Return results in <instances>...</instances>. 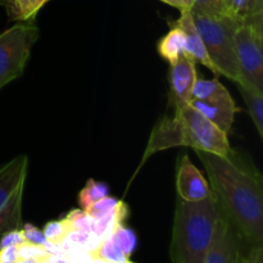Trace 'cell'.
<instances>
[{"label":"cell","mask_w":263,"mask_h":263,"mask_svg":"<svg viewBox=\"0 0 263 263\" xmlns=\"http://www.w3.org/2000/svg\"><path fill=\"white\" fill-rule=\"evenodd\" d=\"M204 166L218 210L249 247L263 246V177L254 164L231 152L228 157L195 151Z\"/></svg>","instance_id":"1"},{"label":"cell","mask_w":263,"mask_h":263,"mask_svg":"<svg viewBox=\"0 0 263 263\" xmlns=\"http://www.w3.org/2000/svg\"><path fill=\"white\" fill-rule=\"evenodd\" d=\"M176 146L228 157L233 152L228 134L213 125L192 104L174 109L172 116L162 117L152 130L141 158V164L157 152Z\"/></svg>","instance_id":"2"},{"label":"cell","mask_w":263,"mask_h":263,"mask_svg":"<svg viewBox=\"0 0 263 263\" xmlns=\"http://www.w3.org/2000/svg\"><path fill=\"white\" fill-rule=\"evenodd\" d=\"M218 215L220 210L212 193L200 202L177 198L170 246L172 263H204Z\"/></svg>","instance_id":"3"},{"label":"cell","mask_w":263,"mask_h":263,"mask_svg":"<svg viewBox=\"0 0 263 263\" xmlns=\"http://www.w3.org/2000/svg\"><path fill=\"white\" fill-rule=\"evenodd\" d=\"M193 21L202 37L218 76H225L235 84L241 82L235 49V32L240 20L199 10H190Z\"/></svg>","instance_id":"4"},{"label":"cell","mask_w":263,"mask_h":263,"mask_svg":"<svg viewBox=\"0 0 263 263\" xmlns=\"http://www.w3.org/2000/svg\"><path fill=\"white\" fill-rule=\"evenodd\" d=\"M39 36L33 21L18 22L0 33V90L22 76Z\"/></svg>","instance_id":"5"},{"label":"cell","mask_w":263,"mask_h":263,"mask_svg":"<svg viewBox=\"0 0 263 263\" xmlns=\"http://www.w3.org/2000/svg\"><path fill=\"white\" fill-rule=\"evenodd\" d=\"M241 82L263 91V14L243 17L235 32Z\"/></svg>","instance_id":"6"},{"label":"cell","mask_w":263,"mask_h":263,"mask_svg":"<svg viewBox=\"0 0 263 263\" xmlns=\"http://www.w3.org/2000/svg\"><path fill=\"white\" fill-rule=\"evenodd\" d=\"M28 157L18 156L0 167V234L20 229Z\"/></svg>","instance_id":"7"},{"label":"cell","mask_w":263,"mask_h":263,"mask_svg":"<svg viewBox=\"0 0 263 263\" xmlns=\"http://www.w3.org/2000/svg\"><path fill=\"white\" fill-rule=\"evenodd\" d=\"M243 243L238 231L220 213L204 263H241L244 257Z\"/></svg>","instance_id":"8"},{"label":"cell","mask_w":263,"mask_h":263,"mask_svg":"<svg viewBox=\"0 0 263 263\" xmlns=\"http://www.w3.org/2000/svg\"><path fill=\"white\" fill-rule=\"evenodd\" d=\"M197 80V63L186 53L170 66V105L174 109L192 104L193 89Z\"/></svg>","instance_id":"9"},{"label":"cell","mask_w":263,"mask_h":263,"mask_svg":"<svg viewBox=\"0 0 263 263\" xmlns=\"http://www.w3.org/2000/svg\"><path fill=\"white\" fill-rule=\"evenodd\" d=\"M177 198L185 202H200L211 195V186L202 172L192 163L189 156L179 158L176 167Z\"/></svg>","instance_id":"10"},{"label":"cell","mask_w":263,"mask_h":263,"mask_svg":"<svg viewBox=\"0 0 263 263\" xmlns=\"http://www.w3.org/2000/svg\"><path fill=\"white\" fill-rule=\"evenodd\" d=\"M192 105L226 134H229L233 127L235 115L239 110L235 100L233 99L226 87L208 99L192 100Z\"/></svg>","instance_id":"11"},{"label":"cell","mask_w":263,"mask_h":263,"mask_svg":"<svg viewBox=\"0 0 263 263\" xmlns=\"http://www.w3.org/2000/svg\"><path fill=\"white\" fill-rule=\"evenodd\" d=\"M172 26H176L184 33V51L195 62L202 66L207 67L210 71H212L216 76H218V72L216 69L215 64L211 61L210 55H208L205 46L203 44L202 37H200L199 32H198L197 27L193 21L192 13L190 10H181L180 12V17L177 21L172 23Z\"/></svg>","instance_id":"12"},{"label":"cell","mask_w":263,"mask_h":263,"mask_svg":"<svg viewBox=\"0 0 263 263\" xmlns=\"http://www.w3.org/2000/svg\"><path fill=\"white\" fill-rule=\"evenodd\" d=\"M241 98L246 102L247 109L251 116L258 135L263 138V91L247 84H236Z\"/></svg>","instance_id":"13"},{"label":"cell","mask_w":263,"mask_h":263,"mask_svg":"<svg viewBox=\"0 0 263 263\" xmlns=\"http://www.w3.org/2000/svg\"><path fill=\"white\" fill-rule=\"evenodd\" d=\"M50 0H5V9L9 21L30 22L35 20L41 8Z\"/></svg>","instance_id":"14"},{"label":"cell","mask_w":263,"mask_h":263,"mask_svg":"<svg viewBox=\"0 0 263 263\" xmlns=\"http://www.w3.org/2000/svg\"><path fill=\"white\" fill-rule=\"evenodd\" d=\"M158 53L170 66L176 63L184 51V33L176 26H172L171 30L159 40Z\"/></svg>","instance_id":"15"},{"label":"cell","mask_w":263,"mask_h":263,"mask_svg":"<svg viewBox=\"0 0 263 263\" xmlns=\"http://www.w3.org/2000/svg\"><path fill=\"white\" fill-rule=\"evenodd\" d=\"M127 215V205L121 200L120 204H118L112 212L103 216L99 220H95V226L92 233H94V235L103 243L105 239H108L112 235L113 231H115L118 226L122 225V223L125 222Z\"/></svg>","instance_id":"16"},{"label":"cell","mask_w":263,"mask_h":263,"mask_svg":"<svg viewBox=\"0 0 263 263\" xmlns=\"http://www.w3.org/2000/svg\"><path fill=\"white\" fill-rule=\"evenodd\" d=\"M108 192H109V187L104 182L97 181L94 179L87 180L86 185L79 193V203L81 205V210L86 211L97 200L102 199L105 195H108Z\"/></svg>","instance_id":"17"},{"label":"cell","mask_w":263,"mask_h":263,"mask_svg":"<svg viewBox=\"0 0 263 263\" xmlns=\"http://www.w3.org/2000/svg\"><path fill=\"white\" fill-rule=\"evenodd\" d=\"M109 238L112 239V241L116 244V247H117L126 257L130 258L133 252L135 251L136 243H138L135 233H134L131 229L126 228L122 223V225H120L115 231H113V234Z\"/></svg>","instance_id":"18"},{"label":"cell","mask_w":263,"mask_h":263,"mask_svg":"<svg viewBox=\"0 0 263 263\" xmlns=\"http://www.w3.org/2000/svg\"><path fill=\"white\" fill-rule=\"evenodd\" d=\"M64 221L68 225L69 231H82V233H92L95 226V218H92L86 211L72 210L64 216Z\"/></svg>","instance_id":"19"},{"label":"cell","mask_w":263,"mask_h":263,"mask_svg":"<svg viewBox=\"0 0 263 263\" xmlns=\"http://www.w3.org/2000/svg\"><path fill=\"white\" fill-rule=\"evenodd\" d=\"M92 256H94L95 258L103 259V261L110 263H127L130 261V258L126 257L125 254L116 247V244L113 243L110 238L105 239Z\"/></svg>","instance_id":"20"},{"label":"cell","mask_w":263,"mask_h":263,"mask_svg":"<svg viewBox=\"0 0 263 263\" xmlns=\"http://www.w3.org/2000/svg\"><path fill=\"white\" fill-rule=\"evenodd\" d=\"M223 85L217 79H198L193 89L192 100H203L213 97L223 89Z\"/></svg>","instance_id":"21"},{"label":"cell","mask_w":263,"mask_h":263,"mask_svg":"<svg viewBox=\"0 0 263 263\" xmlns=\"http://www.w3.org/2000/svg\"><path fill=\"white\" fill-rule=\"evenodd\" d=\"M68 225H67V222L64 221V218L57 221H50V222L46 223L43 229V234L46 238V240L55 244H61V241L63 240L64 236L68 234Z\"/></svg>","instance_id":"22"},{"label":"cell","mask_w":263,"mask_h":263,"mask_svg":"<svg viewBox=\"0 0 263 263\" xmlns=\"http://www.w3.org/2000/svg\"><path fill=\"white\" fill-rule=\"evenodd\" d=\"M18 252V259H32V261H45V259L49 258L50 254L45 251L41 246H37V244L28 243V241H25V243L20 244L17 247Z\"/></svg>","instance_id":"23"},{"label":"cell","mask_w":263,"mask_h":263,"mask_svg":"<svg viewBox=\"0 0 263 263\" xmlns=\"http://www.w3.org/2000/svg\"><path fill=\"white\" fill-rule=\"evenodd\" d=\"M120 202L121 200L116 199V198L109 197V195H105V197L102 198V199L97 200V202H95L91 207L87 208L86 212L89 213L92 218H95V220H99V218H102L103 216H105V215H108L109 212H112V211L115 210L118 204H120Z\"/></svg>","instance_id":"24"},{"label":"cell","mask_w":263,"mask_h":263,"mask_svg":"<svg viewBox=\"0 0 263 263\" xmlns=\"http://www.w3.org/2000/svg\"><path fill=\"white\" fill-rule=\"evenodd\" d=\"M247 0H220V13L241 20L246 14Z\"/></svg>","instance_id":"25"},{"label":"cell","mask_w":263,"mask_h":263,"mask_svg":"<svg viewBox=\"0 0 263 263\" xmlns=\"http://www.w3.org/2000/svg\"><path fill=\"white\" fill-rule=\"evenodd\" d=\"M22 233L26 241L32 244H37V246H41L43 248L49 241L46 240V238L44 236L43 230H40V229H37L36 226H33L32 223H25L22 228Z\"/></svg>","instance_id":"26"},{"label":"cell","mask_w":263,"mask_h":263,"mask_svg":"<svg viewBox=\"0 0 263 263\" xmlns=\"http://www.w3.org/2000/svg\"><path fill=\"white\" fill-rule=\"evenodd\" d=\"M2 239H0V248H5V247H18L20 244L25 243L26 239L23 236V233L21 229H14V230H9L7 233L2 234Z\"/></svg>","instance_id":"27"},{"label":"cell","mask_w":263,"mask_h":263,"mask_svg":"<svg viewBox=\"0 0 263 263\" xmlns=\"http://www.w3.org/2000/svg\"><path fill=\"white\" fill-rule=\"evenodd\" d=\"M64 257L68 263H90L95 258L90 252L85 249H72V251L64 252Z\"/></svg>","instance_id":"28"},{"label":"cell","mask_w":263,"mask_h":263,"mask_svg":"<svg viewBox=\"0 0 263 263\" xmlns=\"http://www.w3.org/2000/svg\"><path fill=\"white\" fill-rule=\"evenodd\" d=\"M192 10L207 13H220V0H197Z\"/></svg>","instance_id":"29"},{"label":"cell","mask_w":263,"mask_h":263,"mask_svg":"<svg viewBox=\"0 0 263 263\" xmlns=\"http://www.w3.org/2000/svg\"><path fill=\"white\" fill-rule=\"evenodd\" d=\"M241 263H263V246L249 247Z\"/></svg>","instance_id":"30"},{"label":"cell","mask_w":263,"mask_h":263,"mask_svg":"<svg viewBox=\"0 0 263 263\" xmlns=\"http://www.w3.org/2000/svg\"><path fill=\"white\" fill-rule=\"evenodd\" d=\"M263 14V0H247V8L244 17Z\"/></svg>","instance_id":"31"},{"label":"cell","mask_w":263,"mask_h":263,"mask_svg":"<svg viewBox=\"0 0 263 263\" xmlns=\"http://www.w3.org/2000/svg\"><path fill=\"white\" fill-rule=\"evenodd\" d=\"M0 261L14 263L18 261L17 247H5L0 248Z\"/></svg>","instance_id":"32"},{"label":"cell","mask_w":263,"mask_h":263,"mask_svg":"<svg viewBox=\"0 0 263 263\" xmlns=\"http://www.w3.org/2000/svg\"><path fill=\"white\" fill-rule=\"evenodd\" d=\"M161 2L167 5H171L181 12V10H192L197 0H161Z\"/></svg>","instance_id":"33"},{"label":"cell","mask_w":263,"mask_h":263,"mask_svg":"<svg viewBox=\"0 0 263 263\" xmlns=\"http://www.w3.org/2000/svg\"><path fill=\"white\" fill-rule=\"evenodd\" d=\"M48 261H49V263H68L64 256H53V254H50V256H49Z\"/></svg>","instance_id":"34"},{"label":"cell","mask_w":263,"mask_h":263,"mask_svg":"<svg viewBox=\"0 0 263 263\" xmlns=\"http://www.w3.org/2000/svg\"><path fill=\"white\" fill-rule=\"evenodd\" d=\"M14 263H36V261H32V259H18Z\"/></svg>","instance_id":"35"},{"label":"cell","mask_w":263,"mask_h":263,"mask_svg":"<svg viewBox=\"0 0 263 263\" xmlns=\"http://www.w3.org/2000/svg\"><path fill=\"white\" fill-rule=\"evenodd\" d=\"M5 5V0H0V7H4Z\"/></svg>","instance_id":"36"},{"label":"cell","mask_w":263,"mask_h":263,"mask_svg":"<svg viewBox=\"0 0 263 263\" xmlns=\"http://www.w3.org/2000/svg\"><path fill=\"white\" fill-rule=\"evenodd\" d=\"M0 263H10V262H4V261H0Z\"/></svg>","instance_id":"37"},{"label":"cell","mask_w":263,"mask_h":263,"mask_svg":"<svg viewBox=\"0 0 263 263\" xmlns=\"http://www.w3.org/2000/svg\"><path fill=\"white\" fill-rule=\"evenodd\" d=\"M127 263H133V262H131V261H128V262H127Z\"/></svg>","instance_id":"38"}]
</instances>
